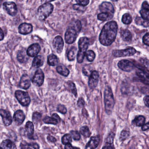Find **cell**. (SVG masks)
<instances>
[{
    "label": "cell",
    "instance_id": "8d00e7d4",
    "mask_svg": "<svg viewBox=\"0 0 149 149\" xmlns=\"http://www.w3.org/2000/svg\"><path fill=\"white\" fill-rule=\"evenodd\" d=\"M62 143L64 145L70 143L72 141V138L70 134H65L64 136L62 138Z\"/></svg>",
    "mask_w": 149,
    "mask_h": 149
},
{
    "label": "cell",
    "instance_id": "7dc6e473",
    "mask_svg": "<svg viewBox=\"0 0 149 149\" xmlns=\"http://www.w3.org/2000/svg\"><path fill=\"white\" fill-rule=\"evenodd\" d=\"M73 7L74 9L80 10V11H84L86 10L84 6L79 4H74L73 5Z\"/></svg>",
    "mask_w": 149,
    "mask_h": 149
},
{
    "label": "cell",
    "instance_id": "d4e9b609",
    "mask_svg": "<svg viewBox=\"0 0 149 149\" xmlns=\"http://www.w3.org/2000/svg\"><path fill=\"white\" fill-rule=\"evenodd\" d=\"M113 16V15L109 14L106 12H102L100 13L97 16V17L99 20L100 21H107L112 19V17Z\"/></svg>",
    "mask_w": 149,
    "mask_h": 149
},
{
    "label": "cell",
    "instance_id": "277c9868",
    "mask_svg": "<svg viewBox=\"0 0 149 149\" xmlns=\"http://www.w3.org/2000/svg\"><path fill=\"white\" fill-rule=\"evenodd\" d=\"M89 45V40L86 37L81 38L79 41V50L77 54V61L79 63L83 62L85 54Z\"/></svg>",
    "mask_w": 149,
    "mask_h": 149
},
{
    "label": "cell",
    "instance_id": "ab89813d",
    "mask_svg": "<svg viewBox=\"0 0 149 149\" xmlns=\"http://www.w3.org/2000/svg\"><path fill=\"white\" fill-rule=\"evenodd\" d=\"M140 14L143 18L149 20V10L143 8L140 10Z\"/></svg>",
    "mask_w": 149,
    "mask_h": 149
},
{
    "label": "cell",
    "instance_id": "4dcf8cb0",
    "mask_svg": "<svg viewBox=\"0 0 149 149\" xmlns=\"http://www.w3.org/2000/svg\"><path fill=\"white\" fill-rule=\"evenodd\" d=\"M77 49L75 47H72L68 53V59L70 61H73L75 59L77 53Z\"/></svg>",
    "mask_w": 149,
    "mask_h": 149
},
{
    "label": "cell",
    "instance_id": "1f68e13d",
    "mask_svg": "<svg viewBox=\"0 0 149 149\" xmlns=\"http://www.w3.org/2000/svg\"><path fill=\"white\" fill-rule=\"evenodd\" d=\"M80 132L82 135L86 137H89L91 134L89 128L87 126H83L81 127L80 129Z\"/></svg>",
    "mask_w": 149,
    "mask_h": 149
},
{
    "label": "cell",
    "instance_id": "e0dca14e",
    "mask_svg": "<svg viewBox=\"0 0 149 149\" xmlns=\"http://www.w3.org/2000/svg\"><path fill=\"white\" fill-rule=\"evenodd\" d=\"M31 86V80L27 74H24L22 76L20 80L19 86L23 89H28Z\"/></svg>",
    "mask_w": 149,
    "mask_h": 149
},
{
    "label": "cell",
    "instance_id": "f6af8a7d",
    "mask_svg": "<svg viewBox=\"0 0 149 149\" xmlns=\"http://www.w3.org/2000/svg\"><path fill=\"white\" fill-rule=\"evenodd\" d=\"M70 134L72 136V138L75 141H79L80 139V135L77 131L72 130V131H71Z\"/></svg>",
    "mask_w": 149,
    "mask_h": 149
},
{
    "label": "cell",
    "instance_id": "94428289",
    "mask_svg": "<svg viewBox=\"0 0 149 149\" xmlns=\"http://www.w3.org/2000/svg\"><path fill=\"white\" fill-rule=\"evenodd\" d=\"M112 1H117L118 0H112Z\"/></svg>",
    "mask_w": 149,
    "mask_h": 149
},
{
    "label": "cell",
    "instance_id": "60d3db41",
    "mask_svg": "<svg viewBox=\"0 0 149 149\" xmlns=\"http://www.w3.org/2000/svg\"><path fill=\"white\" fill-rule=\"evenodd\" d=\"M135 66L138 67L139 69H140V70L141 71L142 73H143V75H144V76H145L147 78L149 79V71L148 70L145 69V68H144L143 67L140 66H139L138 64H135Z\"/></svg>",
    "mask_w": 149,
    "mask_h": 149
},
{
    "label": "cell",
    "instance_id": "603a6c76",
    "mask_svg": "<svg viewBox=\"0 0 149 149\" xmlns=\"http://www.w3.org/2000/svg\"><path fill=\"white\" fill-rule=\"evenodd\" d=\"M44 59L42 56H36L33 59L32 66L35 68H39L43 65Z\"/></svg>",
    "mask_w": 149,
    "mask_h": 149
},
{
    "label": "cell",
    "instance_id": "30bf717a",
    "mask_svg": "<svg viewBox=\"0 0 149 149\" xmlns=\"http://www.w3.org/2000/svg\"><path fill=\"white\" fill-rule=\"evenodd\" d=\"M44 80V74L41 69L37 70L35 75L32 79V83L37 86H41L42 85Z\"/></svg>",
    "mask_w": 149,
    "mask_h": 149
},
{
    "label": "cell",
    "instance_id": "836d02e7",
    "mask_svg": "<svg viewBox=\"0 0 149 149\" xmlns=\"http://www.w3.org/2000/svg\"><path fill=\"white\" fill-rule=\"evenodd\" d=\"M122 21L125 24H130L132 22V17L129 14L126 13L123 16Z\"/></svg>",
    "mask_w": 149,
    "mask_h": 149
},
{
    "label": "cell",
    "instance_id": "7a4b0ae2",
    "mask_svg": "<svg viewBox=\"0 0 149 149\" xmlns=\"http://www.w3.org/2000/svg\"><path fill=\"white\" fill-rule=\"evenodd\" d=\"M81 28V23L79 20H77L72 22L70 25L65 32V42L68 44H72L74 43Z\"/></svg>",
    "mask_w": 149,
    "mask_h": 149
},
{
    "label": "cell",
    "instance_id": "4316f807",
    "mask_svg": "<svg viewBox=\"0 0 149 149\" xmlns=\"http://www.w3.org/2000/svg\"><path fill=\"white\" fill-rule=\"evenodd\" d=\"M135 22L138 25H142L145 28L149 26V20L144 19L142 17H137L135 19Z\"/></svg>",
    "mask_w": 149,
    "mask_h": 149
},
{
    "label": "cell",
    "instance_id": "ba28073f",
    "mask_svg": "<svg viewBox=\"0 0 149 149\" xmlns=\"http://www.w3.org/2000/svg\"><path fill=\"white\" fill-rule=\"evenodd\" d=\"M118 66L121 70L127 72L133 71L136 67L134 63L127 59L120 60L118 63Z\"/></svg>",
    "mask_w": 149,
    "mask_h": 149
},
{
    "label": "cell",
    "instance_id": "484cf974",
    "mask_svg": "<svg viewBox=\"0 0 149 149\" xmlns=\"http://www.w3.org/2000/svg\"><path fill=\"white\" fill-rule=\"evenodd\" d=\"M1 147L3 149H16V147L15 143L9 140H5L2 142Z\"/></svg>",
    "mask_w": 149,
    "mask_h": 149
},
{
    "label": "cell",
    "instance_id": "cb8c5ba5",
    "mask_svg": "<svg viewBox=\"0 0 149 149\" xmlns=\"http://www.w3.org/2000/svg\"><path fill=\"white\" fill-rule=\"evenodd\" d=\"M145 122V117L142 115H139L135 118L134 120L132 122V123L137 127H141L144 125Z\"/></svg>",
    "mask_w": 149,
    "mask_h": 149
},
{
    "label": "cell",
    "instance_id": "9f6ffc18",
    "mask_svg": "<svg viewBox=\"0 0 149 149\" xmlns=\"http://www.w3.org/2000/svg\"><path fill=\"white\" fill-rule=\"evenodd\" d=\"M52 117H53V118H55V119H56V120L58 122H60V121H61V119H60V117H59V116H58V115L57 114H53L52 115Z\"/></svg>",
    "mask_w": 149,
    "mask_h": 149
},
{
    "label": "cell",
    "instance_id": "816d5d0a",
    "mask_svg": "<svg viewBox=\"0 0 149 149\" xmlns=\"http://www.w3.org/2000/svg\"><path fill=\"white\" fill-rule=\"evenodd\" d=\"M143 101L146 106L149 108V96H146L143 98Z\"/></svg>",
    "mask_w": 149,
    "mask_h": 149
},
{
    "label": "cell",
    "instance_id": "d590c367",
    "mask_svg": "<svg viewBox=\"0 0 149 149\" xmlns=\"http://www.w3.org/2000/svg\"><path fill=\"white\" fill-rule=\"evenodd\" d=\"M87 59L89 62L93 61L95 58V52L92 50H88L86 52L85 54Z\"/></svg>",
    "mask_w": 149,
    "mask_h": 149
},
{
    "label": "cell",
    "instance_id": "7402d4cb",
    "mask_svg": "<svg viewBox=\"0 0 149 149\" xmlns=\"http://www.w3.org/2000/svg\"><path fill=\"white\" fill-rule=\"evenodd\" d=\"M121 37L124 41L129 42L131 41L132 38V35L131 32L129 30L122 29L120 32Z\"/></svg>",
    "mask_w": 149,
    "mask_h": 149
},
{
    "label": "cell",
    "instance_id": "91938a15",
    "mask_svg": "<svg viewBox=\"0 0 149 149\" xmlns=\"http://www.w3.org/2000/svg\"><path fill=\"white\" fill-rule=\"evenodd\" d=\"M47 2H51L52 1H55V0H46Z\"/></svg>",
    "mask_w": 149,
    "mask_h": 149
},
{
    "label": "cell",
    "instance_id": "6f0895ef",
    "mask_svg": "<svg viewBox=\"0 0 149 149\" xmlns=\"http://www.w3.org/2000/svg\"><path fill=\"white\" fill-rule=\"evenodd\" d=\"M4 38V33L2 29L0 28V41H1Z\"/></svg>",
    "mask_w": 149,
    "mask_h": 149
},
{
    "label": "cell",
    "instance_id": "5b68a950",
    "mask_svg": "<svg viewBox=\"0 0 149 149\" xmlns=\"http://www.w3.org/2000/svg\"><path fill=\"white\" fill-rule=\"evenodd\" d=\"M53 5L50 3H45L40 6L38 10V19L41 21H44L52 13Z\"/></svg>",
    "mask_w": 149,
    "mask_h": 149
},
{
    "label": "cell",
    "instance_id": "bcb514c9",
    "mask_svg": "<svg viewBox=\"0 0 149 149\" xmlns=\"http://www.w3.org/2000/svg\"><path fill=\"white\" fill-rule=\"evenodd\" d=\"M58 111L63 114H65L67 112V109L64 106L62 105H59L58 106Z\"/></svg>",
    "mask_w": 149,
    "mask_h": 149
},
{
    "label": "cell",
    "instance_id": "d6a6232c",
    "mask_svg": "<svg viewBox=\"0 0 149 149\" xmlns=\"http://www.w3.org/2000/svg\"><path fill=\"white\" fill-rule=\"evenodd\" d=\"M43 121L46 124H52V125H56L58 122L56 120L53 118V117H50L49 116H46L43 119Z\"/></svg>",
    "mask_w": 149,
    "mask_h": 149
},
{
    "label": "cell",
    "instance_id": "d6986e66",
    "mask_svg": "<svg viewBox=\"0 0 149 149\" xmlns=\"http://www.w3.org/2000/svg\"><path fill=\"white\" fill-rule=\"evenodd\" d=\"M25 119L24 113L22 110H18L15 113L14 115V120L17 126L21 125Z\"/></svg>",
    "mask_w": 149,
    "mask_h": 149
},
{
    "label": "cell",
    "instance_id": "4fadbf2b",
    "mask_svg": "<svg viewBox=\"0 0 149 149\" xmlns=\"http://www.w3.org/2000/svg\"><path fill=\"white\" fill-rule=\"evenodd\" d=\"M0 115L2 118L3 122L6 126H8L11 124L12 119L11 115L8 111L4 109H0Z\"/></svg>",
    "mask_w": 149,
    "mask_h": 149
},
{
    "label": "cell",
    "instance_id": "7bdbcfd3",
    "mask_svg": "<svg viewBox=\"0 0 149 149\" xmlns=\"http://www.w3.org/2000/svg\"><path fill=\"white\" fill-rule=\"evenodd\" d=\"M42 118V115L41 114L38 113H33L32 115V120L35 123H37L40 121Z\"/></svg>",
    "mask_w": 149,
    "mask_h": 149
},
{
    "label": "cell",
    "instance_id": "ac0fdd59",
    "mask_svg": "<svg viewBox=\"0 0 149 149\" xmlns=\"http://www.w3.org/2000/svg\"><path fill=\"white\" fill-rule=\"evenodd\" d=\"M100 141V136H93L86 144V149H95L98 147Z\"/></svg>",
    "mask_w": 149,
    "mask_h": 149
},
{
    "label": "cell",
    "instance_id": "7c38bea8",
    "mask_svg": "<svg viewBox=\"0 0 149 149\" xmlns=\"http://www.w3.org/2000/svg\"><path fill=\"white\" fill-rule=\"evenodd\" d=\"M53 46L58 53H61L63 51L64 42L63 38L60 36H57L55 38L53 41Z\"/></svg>",
    "mask_w": 149,
    "mask_h": 149
},
{
    "label": "cell",
    "instance_id": "ee69618b",
    "mask_svg": "<svg viewBox=\"0 0 149 149\" xmlns=\"http://www.w3.org/2000/svg\"><path fill=\"white\" fill-rule=\"evenodd\" d=\"M141 64L146 68L149 69V60L147 58H141L140 59Z\"/></svg>",
    "mask_w": 149,
    "mask_h": 149
},
{
    "label": "cell",
    "instance_id": "f907efd6",
    "mask_svg": "<svg viewBox=\"0 0 149 149\" xmlns=\"http://www.w3.org/2000/svg\"><path fill=\"white\" fill-rule=\"evenodd\" d=\"M77 105L79 107H82L84 106L85 104V102L84 100L82 98H80L78 100V102H77Z\"/></svg>",
    "mask_w": 149,
    "mask_h": 149
},
{
    "label": "cell",
    "instance_id": "c3c4849f",
    "mask_svg": "<svg viewBox=\"0 0 149 149\" xmlns=\"http://www.w3.org/2000/svg\"><path fill=\"white\" fill-rule=\"evenodd\" d=\"M143 41L145 45L149 46V32L144 35L143 38Z\"/></svg>",
    "mask_w": 149,
    "mask_h": 149
},
{
    "label": "cell",
    "instance_id": "74e56055",
    "mask_svg": "<svg viewBox=\"0 0 149 149\" xmlns=\"http://www.w3.org/2000/svg\"><path fill=\"white\" fill-rule=\"evenodd\" d=\"M92 67L89 65L86 66H84L82 68V72L83 74H85L86 76H89L92 73Z\"/></svg>",
    "mask_w": 149,
    "mask_h": 149
},
{
    "label": "cell",
    "instance_id": "52a82bcc",
    "mask_svg": "<svg viewBox=\"0 0 149 149\" xmlns=\"http://www.w3.org/2000/svg\"><path fill=\"white\" fill-rule=\"evenodd\" d=\"M136 52V50L134 48L130 47L125 50H114L112 52V54L116 57H121L133 56Z\"/></svg>",
    "mask_w": 149,
    "mask_h": 149
},
{
    "label": "cell",
    "instance_id": "3957f363",
    "mask_svg": "<svg viewBox=\"0 0 149 149\" xmlns=\"http://www.w3.org/2000/svg\"><path fill=\"white\" fill-rule=\"evenodd\" d=\"M105 110L108 115L111 114L115 105L113 95L111 88L107 87L105 90L104 95Z\"/></svg>",
    "mask_w": 149,
    "mask_h": 149
},
{
    "label": "cell",
    "instance_id": "f1b7e54d",
    "mask_svg": "<svg viewBox=\"0 0 149 149\" xmlns=\"http://www.w3.org/2000/svg\"><path fill=\"white\" fill-rule=\"evenodd\" d=\"M58 62L57 57L54 54H51L48 57V63L50 66H55Z\"/></svg>",
    "mask_w": 149,
    "mask_h": 149
},
{
    "label": "cell",
    "instance_id": "e575fe53",
    "mask_svg": "<svg viewBox=\"0 0 149 149\" xmlns=\"http://www.w3.org/2000/svg\"><path fill=\"white\" fill-rule=\"evenodd\" d=\"M26 57V54L25 52L23 51H20L19 52L17 55V60L21 62V63H23L25 62L27 59Z\"/></svg>",
    "mask_w": 149,
    "mask_h": 149
},
{
    "label": "cell",
    "instance_id": "9c48e42d",
    "mask_svg": "<svg viewBox=\"0 0 149 149\" xmlns=\"http://www.w3.org/2000/svg\"><path fill=\"white\" fill-rule=\"evenodd\" d=\"M3 10L11 16H15L17 13V9L15 2L11 1L5 2L3 5Z\"/></svg>",
    "mask_w": 149,
    "mask_h": 149
},
{
    "label": "cell",
    "instance_id": "f5cc1de1",
    "mask_svg": "<svg viewBox=\"0 0 149 149\" xmlns=\"http://www.w3.org/2000/svg\"><path fill=\"white\" fill-rule=\"evenodd\" d=\"M47 140H48L49 142H50L52 143H55L56 141V139L55 137L52 136H49L47 137Z\"/></svg>",
    "mask_w": 149,
    "mask_h": 149
},
{
    "label": "cell",
    "instance_id": "8992f818",
    "mask_svg": "<svg viewBox=\"0 0 149 149\" xmlns=\"http://www.w3.org/2000/svg\"><path fill=\"white\" fill-rule=\"evenodd\" d=\"M16 98L19 103L24 106H27L29 105L31 102V99L28 93L24 91H16L15 93Z\"/></svg>",
    "mask_w": 149,
    "mask_h": 149
},
{
    "label": "cell",
    "instance_id": "5bb4252c",
    "mask_svg": "<svg viewBox=\"0 0 149 149\" xmlns=\"http://www.w3.org/2000/svg\"><path fill=\"white\" fill-rule=\"evenodd\" d=\"M32 25L30 24L23 23L21 24L18 27V32L22 35H27L32 31Z\"/></svg>",
    "mask_w": 149,
    "mask_h": 149
},
{
    "label": "cell",
    "instance_id": "8fae6325",
    "mask_svg": "<svg viewBox=\"0 0 149 149\" xmlns=\"http://www.w3.org/2000/svg\"><path fill=\"white\" fill-rule=\"evenodd\" d=\"M99 74L96 71H93L89 76L88 85L91 89L95 88L99 82Z\"/></svg>",
    "mask_w": 149,
    "mask_h": 149
},
{
    "label": "cell",
    "instance_id": "b9f144b4",
    "mask_svg": "<svg viewBox=\"0 0 149 149\" xmlns=\"http://www.w3.org/2000/svg\"><path fill=\"white\" fill-rule=\"evenodd\" d=\"M68 85H69V87H70L72 92L73 93V94H74L75 97H77V90H76L75 85H74L73 82H71V81H69V82H68Z\"/></svg>",
    "mask_w": 149,
    "mask_h": 149
},
{
    "label": "cell",
    "instance_id": "f546056e",
    "mask_svg": "<svg viewBox=\"0 0 149 149\" xmlns=\"http://www.w3.org/2000/svg\"><path fill=\"white\" fill-rule=\"evenodd\" d=\"M20 147L22 149H39V147L36 143H22L21 144Z\"/></svg>",
    "mask_w": 149,
    "mask_h": 149
},
{
    "label": "cell",
    "instance_id": "f35d334b",
    "mask_svg": "<svg viewBox=\"0 0 149 149\" xmlns=\"http://www.w3.org/2000/svg\"><path fill=\"white\" fill-rule=\"evenodd\" d=\"M130 135V133L129 131L123 130L121 133L120 137V140L122 141H125V140L129 138Z\"/></svg>",
    "mask_w": 149,
    "mask_h": 149
},
{
    "label": "cell",
    "instance_id": "9a60e30c",
    "mask_svg": "<svg viewBox=\"0 0 149 149\" xmlns=\"http://www.w3.org/2000/svg\"><path fill=\"white\" fill-rule=\"evenodd\" d=\"M100 10L102 12H106L113 15L114 13V9L112 3L108 2H104L100 5Z\"/></svg>",
    "mask_w": 149,
    "mask_h": 149
},
{
    "label": "cell",
    "instance_id": "681fc988",
    "mask_svg": "<svg viewBox=\"0 0 149 149\" xmlns=\"http://www.w3.org/2000/svg\"><path fill=\"white\" fill-rule=\"evenodd\" d=\"M76 1L78 4L85 6L88 4L89 1V0H76Z\"/></svg>",
    "mask_w": 149,
    "mask_h": 149
},
{
    "label": "cell",
    "instance_id": "ffe728a7",
    "mask_svg": "<svg viewBox=\"0 0 149 149\" xmlns=\"http://www.w3.org/2000/svg\"><path fill=\"white\" fill-rule=\"evenodd\" d=\"M115 134L114 133H110L109 135L108 136L107 139V141L106 142V145L104 146L103 149H114L113 147V139L114 138Z\"/></svg>",
    "mask_w": 149,
    "mask_h": 149
},
{
    "label": "cell",
    "instance_id": "11a10c76",
    "mask_svg": "<svg viewBox=\"0 0 149 149\" xmlns=\"http://www.w3.org/2000/svg\"><path fill=\"white\" fill-rule=\"evenodd\" d=\"M149 129V122L146 123V124H144L142 126V130L143 131H146V130H148Z\"/></svg>",
    "mask_w": 149,
    "mask_h": 149
},
{
    "label": "cell",
    "instance_id": "6125c7cd",
    "mask_svg": "<svg viewBox=\"0 0 149 149\" xmlns=\"http://www.w3.org/2000/svg\"><path fill=\"white\" fill-rule=\"evenodd\" d=\"M0 149H3L2 147H0Z\"/></svg>",
    "mask_w": 149,
    "mask_h": 149
},
{
    "label": "cell",
    "instance_id": "be15d7a7",
    "mask_svg": "<svg viewBox=\"0 0 149 149\" xmlns=\"http://www.w3.org/2000/svg\"><path fill=\"white\" fill-rule=\"evenodd\" d=\"M1 1V0H0V1Z\"/></svg>",
    "mask_w": 149,
    "mask_h": 149
},
{
    "label": "cell",
    "instance_id": "44dd1931",
    "mask_svg": "<svg viewBox=\"0 0 149 149\" xmlns=\"http://www.w3.org/2000/svg\"><path fill=\"white\" fill-rule=\"evenodd\" d=\"M25 130L27 133V135L30 139L33 138L34 134V127L33 123L29 121L25 125Z\"/></svg>",
    "mask_w": 149,
    "mask_h": 149
},
{
    "label": "cell",
    "instance_id": "680465c9",
    "mask_svg": "<svg viewBox=\"0 0 149 149\" xmlns=\"http://www.w3.org/2000/svg\"><path fill=\"white\" fill-rule=\"evenodd\" d=\"M65 148L69 149H74V148L72 147V145L71 144V143H68V144H66L65 147Z\"/></svg>",
    "mask_w": 149,
    "mask_h": 149
},
{
    "label": "cell",
    "instance_id": "83f0119b",
    "mask_svg": "<svg viewBox=\"0 0 149 149\" xmlns=\"http://www.w3.org/2000/svg\"><path fill=\"white\" fill-rule=\"evenodd\" d=\"M57 71L59 74L65 77H67L70 73V71L64 66L60 65L58 66L57 67Z\"/></svg>",
    "mask_w": 149,
    "mask_h": 149
},
{
    "label": "cell",
    "instance_id": "db71d44e",
    "mask_svg": "<svg viewBox=\"0 0 149 149\" xmlns=\"http://www.w3.org/2000/svg\"><path fill=\"white\" fill-rule=\"evenodd\" d=\"M143 8L149 10V4L146 1L143 2L142 4Z\"/></svg>",
    "mask_w": 149,
    "mask_h": 149
},
{
    "label": "cell",
    "instance_id": "6da1fadb",
    "mask_svg": "<svg viewBox=\"0 0 149 149\" xmlns=\"http://www.w3.org/2000/svg\"><path fill=\"white\" fill-rule=\"evenodd\" d=\"M118 30V25L115 21L108 22L105 24L102 30L99 40L102 44L109 46L115 40Z\"/></svg>",
    "mask_w": 149,
    "mask_h": 149
},
{
    "label": "cell",
    "instance_id": "2e32d148",
    "mask_svg": "<svg viewBox=\"0 0 149 149\" xmlns=\"http://www.w3.org/2000/svg\"><path fill=\"white\" fill-rule=\"evenodd\" d=\"M41 47L38 44H33L31 45L27 50V55L31 57H36L39 53Z\"/></svg>",
    "mask_w": 149,
    "mask_h": 149
}]
</instances>
